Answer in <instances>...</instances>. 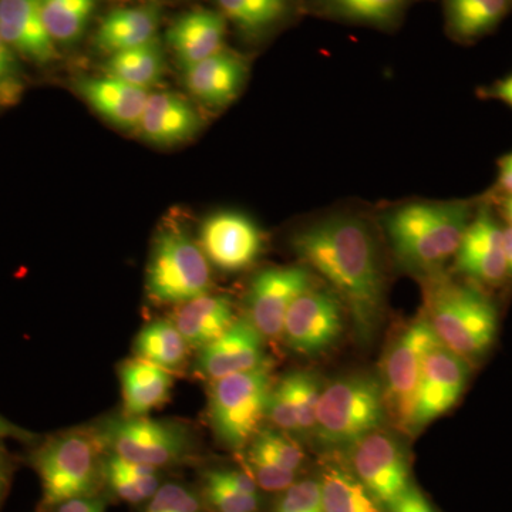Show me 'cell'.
<instances>
[{
  "instance_id": "obj_36",
  "label": "cell",
  "mask_w": 512,
  "mask_h": 512,
  "mask_svg": "<svg viewBox=\"0 0 512 512\" xmlns=\"http://www.w3.org/2000/svg\"><path fill=\"white\" fill-rule=\"evenodd\" d=\"M247 463L249 474L262 490L285 491L295 483L296 473L279 466L254 448H248Z\"/></svg>"
},
{
  "instance_id": "obj_23",
  "label": "cell",
  "mask_w": 512,
  "mask_h": 512,
  "mask_svg": "<svg viewBox=\"0 0 512 512\" xmlns=\"http://www.w3.org/2000/svg\"><path fill=\"white\" fill-rule=\"evenodd\" d=\"M119 376L126 416H147L170 399L173 373L163 367L134 357L121 363Z\"/></svg>"
},
{
  "instance_id": "obj_8",
  "label": "cell",
  "mask_w": 512,
  "mask_h": 512,
  "mask_svg": "<svg viewBox=\"0 0 512 512\" xmlns=\"http://www.w3.org/2000/svg\"><path fill=\"white\" fill-rule=\"evenodd\" d=\"M272 375L269 363L212 382L210 421L215 436L231 450H242L254 439L266 417Z\"/></svg>"
},
{
  "instance_id": "obj_40",
  "label": "cell",
  "mask_w": 512,
  "mask_h": 512,
  "mask_svg": "<svg viewBox=\"0 0 512 512\" xmlns=\"http://www.w3.org/2000/svg\"><path fill=\"white\" fill-rule=\"evenodd\" d=\"M390 512H436L421 491L410 485L402 497L389 508Z\"/></svg>"
},
{
  "instance_id": "obj_10",
  "label": "cell",
  "mask_w": 512,
  "mask_h": 512,
  "mask_svg": "<svg viewBox=\"0 0 512 512\" xmlns=\"http://www.w3.org/2000/svg\"><path fill=\"white\" fill-rule=\"evenodd\" d=\"M345 305L330 289L312 286L292 303L284 323L286 345L303 356H318L338 342Z\"/></svg>"
},
{
  "instance_id": "obj_43",
  "label": "cell",
  "mask_w": 512,
  "mask_h": 512,
  "mask_svg": "<svg viewBox=\"0 0 512 512\" xmlns=\"http://www.w3.org/2000/svg\"><path fill=\"white\" fill-rule=\"evenodd\" d=\"M497 194L501 197L512 195V153L498 161Z\"/></svg>"
},
{
  "instance_id": "obj_24",
  "label": "cell",
  "mask_w": 512,
  "mask_h": 512,
  "mask_svg": "<svg viewBox=\"0 0 512 512\" xmlns=\"http://www.w3.org/2000/svg\"><path fill=\"white\" fill-rule=\"evenodd\" d=\"M447 35L460 45L490 36L512 13V0H443Z\"/></svg>"
},
{
  "instance_id": "obj_19",
  "label": "cell",
  "mask_w": 512,
  "mask_h": 512,
  "mask_svg": "<svg viewBox=\"0 0 512 512\" xmlns=\"http://www.w3.org/2000/svg\"><path fill=\"white\" fill-rule=\"evenodd\" d=\"M245 79L247 64L237 53L224 49L184 70L187 89L210 107H225L237 99Z\"/></svg>"
},
{
  "instance_id": "obj_13",
  "label": "cell",
  "mask_w": 512,
  "mask_h": 512,
  "mask_svg": "<svg viewBox=\"0 0 512 512\" xmlns=\"http://www.w3.org/2000/svg\"><path fill=\"white\" fill-rule=\"evenodd\" d=\"M454 259L457 271L481 288L500 286L507 281L504 227L490 205L477 207Z\"/></svg>"
},
{
  "instance_id": "obj_15",
  "label": "cell",
  "mask_w": 512,
  "mask_h": 512,
  "mask_svg": "<svg viewBox=\"0 0 512 512\" xmlns=\"http://www.w3.org/2000/svg\"><path fill=\"white\" fill-rule=\"evenodd\" d=\"M200 247L205 258L224 272H238L254 264L264 237L254 221L238 212H218L201 225Z\"/></svg>"
},
{
  "instance_id": "obj_41",
  "label": "cell",
  "mask_w": 512,
  "mask_h": 512,
  "mask_svg": "<svg viewBox=\"0 0 512 512\" xmlns=\"http://www.w3.org/2000/svg\"><path fill=\"white\" fill-rule=\"evenodd\" d=\"M15 460L8 450L0 443V508L8 497L13 474H15Z\"/></svg>"
},
{
  "instance_id": "obj_29",
  "label": "cell",
  "mask_w": 512,
  "mask_h": 512,
  "mask_svg": "<svg viewBox=\"0 0 512 512\" xmlns=\"http://www.w3.org/2000/svg\"><path fill=\"white\" fill-rule=\"evenodd\" d=\"M101 480L111 493L128 504L147 503L161 487L160 470L110 453L101 464Z\"/></svg>"
},
{
  "instance_id": "obj_22",
  "label": "cell",
  "mask_w": 512,
  "mask_h": 512,
  "mask_svg": "<svg viewBox=\"0 0 512 512\" xmlns=\"http://www.w3.org/2000/svg\"><path fill=\"white\" fill-rule=\"evenodd\" d=\"M235 319L231 299L211 293L175 306L171 318L187 345L195 350L205 348L224 335Z\"/></svg>"
},
{
  "instance_id": "obj_3",
  "label": "cell",
  "mask_w": 512,
  "mask_h": 512,
  "mask_svg": "<svg viewBox=\"0 0 512 512\" xmlns=\"http://www.w3.org/2000/svg\"><path fill=\"white\" fill-rule=\"evenodd\" d=\"M101 444L94 431H64L36 444L29 466L40 481L35 512H52L64 501L90 497L101 478Z\"/></svg>"
},
{
  "instance_id": "obj_42",
  "label": "cell",
  "mask_w": 512,
  "mask_h": 512,
  "mask_svg": "<svg viewBox=\"0 0 512 512\" xmlns=\"http://www.w3.org/2000/svg\"><path fill=\"white\" fill-rule=\"evenodd\" d=\"M52 512H104V505L99 498L90 495V497H79L64 501Z\"/></svg>"
},
{
  "instance_id": "obj_16",
  "label": "cell",
  "mask_w": 512,
  "mask_h": 512,
  "mask_svg": "<svg viewBox=\"0 0 512 512\" xmlns=\"http://www.w3.org/2000/svg\"><path fill=\"white\" fill-rule=\"evenodd\" d=\"M197 372L215 382L266 365L264 336L248 318H237L227 332L198 350Z\"/></svg>"
},
{
  "instance_id": "obj_45",
  "label": "cell",
  "mask_w": 512,
  "mask_h": 512,
  "mask_svg": "<svg viewBox=\"0 0 512 512\" xmlns=\"http://www.w3.org/2000/svg\"><path fill=\"white\" fill-rule=\"evenodd\" d=\"M481 94L487 99L500 100L512 107V74L503 80H498L488 89L481 90Z\"/></svg>"
},
{
  "instance_id": "obj_27",
  "label": "cell",
  "mask_w": 512,
  "mask_h": 512,
  "mask_svg": "<svg viewBox=\"0 0 512 512\" xmlns=\"http://www.w3.org/2000/svg\"><path fill=\"white\" fill-rule=\"evenodd\" d=\"M221 13L251 40L281 28L298 9L299 0H217Z\"/></svg>"
},
{
  "instance_id": "obj_6",
  "label": "cell",
  "mask_w": 512,
  "mask_h": 512,
  "mask_svg": "<svg viewBox=\"0 0 512 512\" xmlns=\"http://www.w3.org/2000/svg\"><path fill=\"white\" fill-rule=\"evenodd\" d=\"M93 431L107 453L157 470L183 463L194 453L191 430L178 421L121 414L101 421Z\"/></svg>"
},
{
  "instance_id": "obj_2",
  "label": "cell",
  "mask_w": 512,
  "mask_h": 512,
  "mask_svg": "<svg viewBox=\"0 0 512 512\" xmlns=\"http://www.w3.org/2000/svg\"><path fill=\"white\" fill-rule=\"evenodd\" d=\"M471 201L410 202L386 217L397 261L416 274H433L456 256L476 214Z\"/></svg>"
},
{
  "instance_id": "obj_18",
  "label": "cell",
  "mask_w": 512,
  "mask_h": 512,
  "mask_svg": "<svg viewBox=\"0 0 512 512\" xmlns=\"http://www.w3.org/2000/svg\"><path fill=\"white\" fill-rule=\"evenodd\" d=\"M198 111L183 97L173 93L153 94L138 123V136L147 143L173 147L187 143L201 130Z\"/></svg>"
},
{
  "instance_id": "obj_20",
  "label": "cell",
  "mask_w": 512,
  "mask_h": 512,
  "mask_svg": "<svg viewBox=\"0 0 512 512\" xmlns=\"http://www.w3.org/2000/svg\"><path fill=\"white\" fill-rule=\"evenodd\" d=\"M77 90L101 117L121 130H136L151 96L148 90L109 74L86 77L77 83Z\"/></svg>"
},
{
  "instance_id": "obj_38",
  "label": "cell",
  "mask_w": 512,
  "mask_h": 512,
  "mask_svg": "<svg viewBox=\"0 0 512 512\" xmlns=\"http://www.w3.org/2000/svg\"><path fill=\"white\" fill-rule=\"evenodd\" d=\"M23 76L15 52L0 35V106H12L22 97Z\"/></svg>"
},
{
  "instance_id": "obj_25",
  "label": "cell",
  "mask_w": 512,
  "mask_h": 512,
  "mask_svg": "<svg viewBox=\"0 0 512 512\" xmlns=\"http://www.w3.org/2000/svg\"><path fill=\"white\" fill-rule=\"evenodd\" d=\"M158 23L156 6L114 10L101 22L94 42L101 52L114 55L157 39Z\"/></svg>"
},
{
  "instance_id": "obj_26",
  "label": "cell",
  "mask_w": 512,
  "mask_h": 512,
  "mask_svg": "<svg viewBox=\"0 0 512 512\" xmlns=\"http://www.w3.org/2000/svg\"><path fill=\"white\" fill-rule=\"evenodd\" d=\"M417 2L420 0H312V5L329 19L390 30L399 26Z\"/></svg>"
},
{
  "instance_id": "obj_33",
  "label": "cell",
  "mask_w": 512,
  "mask_h": 512,
  "mask_svg": "<svg viewBox=\"0 0 512 512\" xmlns=\"http://www.w3.org/2000/svg\"><path fill=\"white\" fill-rule=\"evenodd\" d=\"M96 8V0H42V18L53 42L79 39Z\"/></svg>"
},
{
  "instance_id": "obj_12",
  "label": "cell",
  "mask_w": 512,
  "mask_h": 512,
  "mask_svg": "<svg viewBox=\"0 0 512 512\" xmlns=\"http://www.w3.org/2000/svg\"><path fill=\"white\" fill-rule=\"evenodd\" d=\"M313 286L305 266H275L252 279L248 292V319L264 338H278L292 303Z\"/></svg>"
},
{
  "instance_id": "obj_37",
  "label": "cell",
  "mask_w": 512,
  "mask_h": 512,
  "mask_svg": "<svg viewBox=\"0 0 512 512\" xmlns=\"http://www.w3.org/2000/svg\"><path fill=\"white\" fill-rule=\"evenodd\" d=\"M146 504L144 512H202L197 493L178 483L161 484Z\"/></svg>"
},
{
  "instance_id": "obj_46",
  "label": "cell",
  "mask_w": 512,
  "mask_h": 512,
  "mask_svg": "<svg viewBox=\"0 0 512 512\" xmlns=\"http://www.w3.org/2000/svg\"><path fill=\"white\" fill-rule=\"evenodd\" d=\"M504 252L505 261H507L508 279H512V227H504Z\"/></svg>"
},
{
  "instance_id": "obj_31",
  "label": "cell",
  "mask_w": 512,
  "mask_h": 512,
  "mask_svg": "<svg viewBox=\"0 0 512 512\" xmlns=\"http://www.w3.org/2000/svg\"><path fill=\"white\" fill-rule=\"evenodd\" d=\"M106 74L128 84L150 89L160 82L164 73V53L157 39L146 45L123 50V52L110 55L107 60Z\"/></svg>"
},
{
  "instance_id": "obj_34",
  "label": "cell",
  "mask_w": 512,
  "mask_h": 512,
  "mask_svg": "<svg viewBox=\"0 0 512 512\" xmlns=\"http://www.w3.org/2000/svg\"><path fill=\"white\" fill-rule=\"evenodd\" d=\"M281 382L284 383L291 400L298 431L315 430L320 396L323 392L318 377L309 372H292L282 377Z\"/></svg>"
},
{
  "instance_id": "obj_39",
  "label": "cell",
  "mask_w": 512,
  "mask_h": 512,
  "mask_svg": "<svg viewBox=\"0 0 512 512\" xmlns=\"http://www.w3.org/2000/svg\"><path fill=\"white\" fill-rule=\"evenodd\" d=\"M275 512H323L320 481L293 483L278 501Z\"/></svg>"
},
{
  "instance_id": "obj_47",
  "label": "cell",
  "mask_w": 512,
  "mask_h": 512,
  "mask_svg": "<svg viewBox=\"0 0 512 512\" xmlns=\"http://www.w3.org/2000/svg\"><path fill=\"white\" fill-rule=\"evenodd\" d=\"M501 208H503V215L507 220V225L512 227V195L508 197H501Z\"/></svg>"
},
{
  "instance_id": "obj_5",
  "label": "cell",
  "mask_w": 512,
  "mask_h": 512,
  "mask_svg": "<svg viewBox=\"0 0 512 512\" xmlns=\"http://www.w3.org/2000/svg\"><path fill=\"white\" fill-rule=\"evenodd\" d=\"M386 413L382 380L369 373L342 377L320 396L316 436L329 446H352L379 430Z\"/></svg>"
},
{
  "instance_id": "obj_1",
  "label": "cell",
  "mask_w": 512,
  "mask_h": 512,
  "mask_svg": "<svg viewBox=\"0 0 512 512\" xmlns=\"http://www.w3.org/2000/svg\"><path fill=\"white\" fill-rule=\"evenodd\" d=\"M292 247L345 305L359 339L375 338L384 315L386 279L370 225L355 215H329L296 232Z\"/></svg>"
},
{
  "instance_id": "obj_7",
  "label": "cell",
  "mask_w": 512,
  "mask_h": 512,
  "mask_svg": "<svg viewBox=\"0 0 512 512\" xmlns=\"http://www.w3.org/2000/svg\"><path fill=\"white\" fill-rule=\"evenodd\" d=\"M146 289L158 305L178 306L210 293V262L183 228L173 225L158 234L147 266Z\"/></svg>"
},
{
  "instance_id": "obj_14",
  "label": "cell",
  "mask_w": 512,
  "mask_h": 512,
  "mask_svg": "<svg viewBox=\"0 0 512 512\" xmlns=\"http://www.w3.org/2000/svg\"><path fill=\"white\" fill-rule=\"evenodd\" d=\"M470 379V362L446 346H434L424 360L417 393L413 433L443 416L463 396Z\"/></svg>"
},
{
  "instance_id": "obj_35",
  "label": "cell",
  "mask_w": 512,
  "mask_h": 512,
  "mask_svg": "<svg viewBox=\"0 0 512 512\" xmlns=\"http://www.w3.org/2000/svg\"><path fill=\"white\" fill-rule=\"evenodd\" d=\"M249 447L293 473H298L303 460H305L302 448L291 437L286 436L285 431L282 430L259 429L249 443Z\"/></svg>"
},
{
  "instance_id": "obj_44",
  "label": "cell",
  "mask_w": 512,
  "mask_h": 512,
  "mask_svg": "<svg viewBox=\"0 0 512 512\" xmlns=\"http://www.w3.org/2000/svg\"><path fill=\"white\" fill-rule=\"evenodd\" d=\"M20 440V441H28V443H35L36 436L30 431L22 429V427L16 426L12 421L3 417L0 414V443L3 440Z\"/></svg>"
},
{
  "instance_id": "obj_32",
  "label": "cell",
  "mask_w": 512,
  "mask_h": 512,
  "mask_svg": "<svg viewBox=\"0 0 512 512\" xmlns=\"http://www.w3.org/2000/svg\"><path fill=\"white\" fill-rule=\"evenodd\" d=\"M320 488L323 512H380L382 507L359 478L345 468H326Z\"/></svg>"
},
{
  "instance_id": "obj_30",
  "label": "cell",
  "mask_w": 512,
  "mask_h": 512,
  "mask_svg": "<svg viewBox=\"0 0 512 512\" xmlns=\"http://www.w3.org/2000/svg\"><path fill=\"white\" fill-rule=\"evenodd\" d=\"M258 488L244 471L212 470L204 478L205 501L217 512H256Z\"/></svg>"
},
{
  "instance_id": "obj_17",
  "label": "cell",
  "mask_w": 512,
  "mask_h": 512,
  "mask_svg": "<svg viewBox=\"0 0 512 512\" xmlns=\"http://www.w3.org/2000/svg\"><path fill=\"white\" fill-rule=\"evenodd\" d=\"M0 35L15 53L39 64L53 62L56 43L42 18V0H0Z\"/></svg>"
},
{
  "instance_id": "obj_4",
  "label": "cell",
  "mask_w": 512,
  "mask_h": 512,
  "mask_svg": "<svg viewBox=\"0 0 512 512\" xmlns=\"http://www.w3.org/2000/svg\"><path fill=\"white\" fill-rule=\"evenodd\" d=\"M424 315L441 345L468 362L483 357L497 336V308L484 289L470 281L436 282Z\"/></svg>"
},
{
  "instance_id": "obj_28",
  "label": "cell",
  "mask_w": 512,
  "mask_h": 512,
  "mask_svg": "<svg viewBox=\"0 0 512 512\" xmlns=\"http://www.w3.org/2000/svg\"><path fill=\"white\" fill-rule=\"evenodd\" d=\"M190 346L171 319H158L148 323L134 342L137 359L163 367L174 373L187 363Z\"/></svg>"
},
{
  "instance_id": "obj_9",
  "label": "cell",
  "mask_w": 512,
  "mask_h": 512,
  "mask_svg": "<svg viewBox=\"0 0 512 512\" xmlns=\"http://www.w3.org/2000/svg\"><path fill=\"white\" fill-rule=\"evenodd\" d=\"M439 343L429 320L423 315L397 336L384 360L382 386L386 412L406 433H413L424 360Z\"/></svg>"
},
{
  "instance_id": "obj_11",
  "label": "cell",
  "mask_w": 512,
  "mask_h": 512,
  "mask_svg": "<svg viewBox=\"0 0 512 512\" xmlns=\"http://www.w3.org/2000/svg\"><path fill=\"white\" fill-rule=\"evenodd\" d=\"M355 476L384 508H390L410 487L409 461L402 444L379 430L352 444Z\"/></svg>"
},
{
  "instance_id": "obj_21",
  "label": "cell",
  "mask_w": 512,
  "mask_h": 512,
  "mask_svg": "<svg viewBox=\"0 0 512 512\" xmlns=\"http://www.w3.org/2000/svg\"><path fill=\"white\" fill-rule=\"evenodd\" d=\"M227 20L221 12L198 9L180 16L167 32L168 45L183 70L222 49Z\"/></svg>"
}]
</instances>
